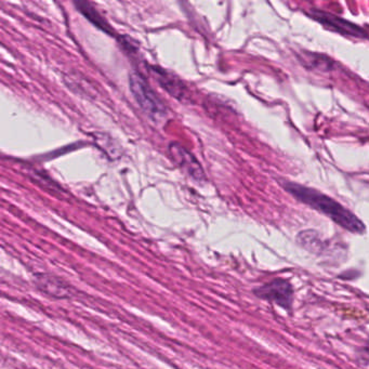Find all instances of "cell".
I'll return each mask as SVG.
<instances>
[{"instance_id": "cell-1", "label": "cell", "mask_w": 369, "mask_h": 369, "mask_svg": "<svg viewBox=\"0 0 369 369\" xmlns=\"http://www.w3.org/2000/svg\"><path fill=\"white\" fill-rule=\"evenodd\" d=\"M281 184L284 189L297 198L298 201L322 212L345 230L354 234H364L366 231L364 223L353 212L340 205L329 196L321 193L318 189L296 184L293 182H283Z\"/></svg>"}, {"instance_id": "cell-4", "label": "cell", "mask_w": 369, "mask_h": 369, "mask_svg": "<svg viewBox=\"0 0 369 369\" xmlns=\"http://www.w3.org/2000/svg\"><path fill=\"white\" fill-rule=\"evenodd\" d=\"M311 16L314 20L322 23L326 28L345 35V36L356 37V38H366L367 34L358 25L345 20V19L338 18L333 14L327 12L320 11V10H312Z\"/></svg>"}, {"instance_id": "cell-2", "label": "cell", "mask_w": 369, "mask_h": 369, "mask_svg": "<svg viewBox=\"0 0 369 369\" xmlns=\"http://www.w3.org/2000/svg\"><path fill=\"white\" fill-rule=\"evenodd\" d=\"M129 87L140 108L145 110V114L152 120L158 122L165 118L166 108L164 103L150 86L147 79L140 73L133 72L129 75Z\"/></svg>"}, {"instance_id": "cell-9", "label": "cell", "mask_w": 369, "mask_h": 369, "mask_svg": "<svg viewBox=\"0 0 369 369\" xmlns=\"http://www.w3.org/2000/svg\"><path fill=\"white\" fill-rule=\"evenodd\" d=\"M360 358H362L366 364H369V343L360 350Z\"/></svg>"}, {"instance_id": "cell-8", "label": "cell", "mask_w": 369, "mask_h": 369, "mask_svg": "<svg viewBox=\"0 0 369 369\" xmlns=\"http://www.w3.org/2000/svg\"><path fill=\"white\" fill-rule=\"evenodd\" d=\"M157 77L162 88L166 89L170 95H172V97L179 98L181 95H183L182 87L180 86L179 81L176 80L174 77L169 76L165 72L158 73Z\"/></svg>"}, {"instance_id": "cell-7", "label": "cell", "mask_w": 369, "mask_h": 369, "mask_svg": "<svg viewBox=\"0 0 369 369\" xmlns=\"http://www.w3.org/2000/svg\"><path fill=\"white\" fill-rule=\"evenodd\" d=\"M76 5L77 10H79L83 16H86L88 19L89 22L93 23L95 26H97L100 30L103 32L108 33V34H113V31L110 30V25L108 24L105 20L100 16L99 12L88 3H75Z\"/></svg>"}, {"instance_id": "cell-6", "label": "cell", "mask_w": 369, "mask_h": 369, "mask_svg": "<svg viewBox=\"0 0 369 369\" xmlns=\"http://www.w3.org/2000/svg\"><path fill=\"white\" fill-rule=\"evenodd\" d=\"M37 287L43 293L56 298L68 297V289L60 279L53 276L39 275L37 276Z\"/></svg>"}, {"instance_id": "cell-5", "label": "cell", "mask_w": 369, "mask_h": 369, "mask_svg": "<svg viewBox=\"0 0 369 369\" xmlns=\"http://www.w3.org/2000/svg\"><path fill=\"white\" fill-rule=\"evenodd\" d=\"M170 153L175 162L189 175L195 180L201 181L204 179V172L201 165L194 158L191 153L187 151L184 147L174 143L170 145Z\"/></svg>"}, {"instance_id": "cell-3", "label": "cell", "mask_w": 369, "mask_h": 369, "mask_svg": "<svg viewBox=\"0 0 369 369\" xmlns=\"http://www.w3.org/2000/svg\"><path fill=\"white\" fill-rule=\"evenodd\" d=\"M254 295L262 300L272 302L291 312L293 303V289L291 281L276 279L254 289Z\"/></svg>"}]
</instances>
